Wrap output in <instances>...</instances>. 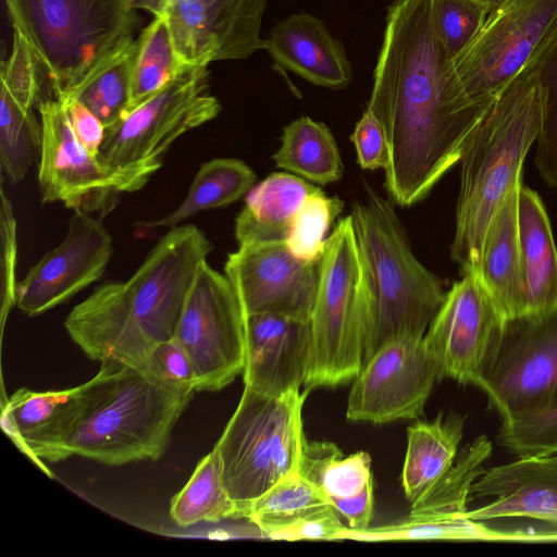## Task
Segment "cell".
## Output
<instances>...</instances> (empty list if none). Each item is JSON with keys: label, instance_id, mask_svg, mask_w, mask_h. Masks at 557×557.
Segmentation results:
<instances>
[{"label": "cell", "instance_id": "32", "mask_svg": "<svg viewBox=\"0 0 557 557\" xmlns=\"http://www.w3.org/2000/svg\"><path fill=\"white\" fill-rule=\"evenodd\" d=\"M184 66L173 47L168 21L160 13L136 39L128 112L163 89Z\"/></svg>", "mask_w": 557, "mask_h": 557}, {"label": "cell", "instance_id": "22", "mask_svg": "<svg viewBox=\"0 0 557 557\" xmlns=\"http://www.w3.org/2000/svg\"><path fill=\"white\" fill-rule=\"evenodd\" d=\"M513 186L493 216L483 240L478 271L503 320L527 312V288L519 239L518 199Z\"/></svg>", "mask_w": 557, "mask_h": 557}, {"label": "cell", "instance_id": "50", "mask_svg": "<svg viewBox=\"0 0 557 557\" xmlns=\"http://www.w3.org/2000/svg\"><path fill=\"white\" fill-rule=\"evenodd\" d=\"M483 5L488 13L496 9L504 0H473Z\"/></svg>", "mask_w": 557, "mask_h": 557}, {"label": "cell", "instance_id": "9", "mask_svg": "<svg viewBox=\"0 0 557 557\" xmlns=\"http://www.w3.org/2000/svg\"><path fill=\"white\" fill-rule=\"evenodd\" d=\"M220 101L210 92L206 65H185L163 89L106 127L100 162L120 180L122 191L141 189L184 134L215 119Z\"/></svg>", "mask_w": 557, "mask_h": 557}, {"label": "cell", "instance_id": "33", "mask_svg": "<svg viewBox=\"0 0 557 557\" xmlns=\"http://www.w3.org/2000/svg\"><path fill=\"white\" fill-rule=\"evenodd\" d=\"M325 495L297 471L280 480L249 507L247 520L270 536L326 506Z\"/></svg>", "mask_w": 557, "mask_h": 557}, {"label": "cell", "instance_id": "30", "mask_svg": "<svg viewBox=\"0 0 557 557\" xmlns=\"http://www.w3.org/2000/svg\"><path fill=\"white\" fill-rule=\"evenodd\" d=\"M297 472L318 487L329 503L358 495L372 484L370 456L366 451L344 456L331 442L306 440Z\"/></svg>", "mask_w": 557, "mask_h": 557}, {"label": "cell", "instance_id": "51", "mask_svg": "<svg viewBox=\"0 0 557 557\" xmlns=\"http://www.w3.org/2000/svg\"><path fill=\"white\" fill-rule=\"evenodd\" d=\"M543 522L557 525V513L549 516Z\"/></svg>", "mask_w": 557, "mask_h": 557}, {"label": "cell", "instance_id": "4", "mask_svg": "<svg viewBox=\"0 0 557 557\" xmlns=\"http://www.w3.org/2000/svg\"><path fill=\"white\" fill-rule=\"evenodd\" d=\"M83 385L64 459L82 456L110 466L159 459L196 392L166 384L143 366L119 361L101 362Z\"/></svg>", "mask_w": 557, "mask_h": 557}, {"label": "cell", "instance_id": "39", "mask_svg": "<svg viewBox=\"0 0 557 557\" xmlns=\"http://www.w3.org/2000/svg\"><path fill=\"white\" fill-rule=\"evenodd\" d=\"M544 90L534 162L548 186L557 185V41L533 65Z\"/></svg>", "mask_w": 557, "mask_h": 557}, {"label": "cell", "instance_id": "23", "mask_svg": "<svg viewBox=\"0 0 557 557\" xmlns=\"http://www.w3.org/2000/svg\"><path fill=\"white\" fill-rule=\"evenodd\" d=\"M519 239L527 288L525 314L557 308V247L540 195L523 185L518 199Z\"/></svg>", "mask_w": 557, "mask_h": 557}, {"label": "cell", "instance_id": "21", "mask_svg": "<svg viewBox=\"0 0 557 557\" xmlns=\"http://www.w3.org/2000/svg\"><path fill=\"white\" fill-rule=\"evenodd\" d=\"M264 50L282 67L309 83L343 89L352 81V67L343 42L319 17L301 11L280 21L264 39Z\"/></svg>", "mask_w": 557, "mask_h": 557}, {"label": "cell", "instance_id": "17", "mask_svg": "<svg viewBox=\"0 0 557 557\" xmlns=\"http://www.w3.org/2000/svg\"><path fill=\"white\" fill-rule=\"evenodd\" d=\"M246 317L270 313L310 320L319 261L297 258L286 242L238 246L224 265Z\"/></svg>", "mask_w": 557, "mask_h": 557}, {"label": "cell", "instance_id": "31", "mask_svg": "<svg viewBox=\"0 0 557 557\" xmlns=\"http://www.w3.org/2000/svg\"><path fill=\"white\" fill-rule=\"evenodd\" d=\"M170 516L180 527L244 519L224 485L220 456L214 447L199 460L188 482L172 498Z\"/></svg>", "mask_w": 557, "mask_h": 557}, {"label": "cell", "instance_id": "13", "mask_svg": "<svg viewBox=\"0 0 557 557\" xmlns=\"http://www.w3.org/2000/svg\"><path fill=\"white\" fill-rule=\"evenodd\" d=\"M37 110L42 125L38 161L41 201L61 202L102 220L120 202V180L78 140L62 101L44 98Z\"/></svg>", "mask_w": 557, "mask_h": 557}, {"label": "cell", "instance_id": "45", "mask_svg": "<svg viewBox=\"0 0 557 557\" xmlns=\"http://www.w3.org/2000/svg\"><path fill=\"white\" fill-rule=\"evenodd\" d=\"M350 139L356 148L359 165L364 170L387 169L389 147L384 129L370 111L366 110L357 122Z\"/></svg>", "mask_w": 557, "mask_h": 557}, {"label": "cell", "instance_id": "46", "mask_svg": "<svg viewBox=\"0 0 557 557\" xmlns=\"http://www.w3.org/2000/svg\"><path fill=\"white\" fill-rule=\"evenodd\" d=\"M346 524L343 519L329 505L278 531L274 532L271 540L299 541V540H337Z\"/></svg>", "mask_w": 557, "mask_h": 557}, {"label": "cell", "instance_id": "49", "mask_svg": "<svg viewBox=\"0 0 557 557\" xmlns=\"http://www.w3.org/2000/svg\"><path fill=\"white\" fill-rule=\"evenodd\" d=\"M131 1H132V5L134 7V9L146 10V11L150 12L153 16H156L161 12L166 0H131Z\"/></svg>", "mask_w": 557, "mask_h": 557}, {"label": "cell", "instance_id": "3", "mask_svg": "<svg viewBox=\"0 0 557 557\" xmlns=\"http://www.w3.org/2000/svg\"><path fill=\"white\" fill-rule=\"evenodd\" d=\"M543 109L544 90L531 67L496 98L466 146L450 247L463 274L478 273L486 230L510 189L522 181Z\"/></svg>", "mask_w": 557, "mask_h": 557}, {"label": "cell", "instance_id": "14", "mask_svg": "<svg viewBox=\"0 0 557 557\" xmlns=\"http://www.w3.org/2000/svg\"><path fill=\"white\" fill-rule=\"evenodd\" d=\"M438 380V366L423 337L387 342L354 379L346 417L349 421L375 424L417 419Z\"/></svg>", "mask_w": 557, "mask_h": 557}, {"label": "cell", "instance_id": "34", "mask_svg": "<svg viewBox=\"0 0 557 557\" xmlns=\"http://www.w3.org/2000/svg\"><path fill=\"white\" fill-rule=\"evenodd\" d=\"M216 39V61L245 60L264 49L260 37L268 0H203Z\"/></svg>", "mask_w": 557, "mask_h": 557}, {"label": "cell", "instance_id": "2", "mask_svg": "<svg viewBox=\"0 0 557 557\" xmlns=\"http://www.w3.org/2000/svg\"><path fill=\"white\" fill-rule=\"evenodd\" d=\"M212 248L194 224L169 228L129 278L100 284L71 310L67 334L92 360L143 366L154 347L175 336Z\"/></svg>", "mask_w": 557, "mask_h": 557}, {"label": "cell", "instance_id": "28", "mask_svg": "<svg viewBox=\"0 0 557 557\" xmlns=\"http://www.w3.org/2000/svg\"><path fill=\"white\" fill-rule=\"evenodd\" d=\"M277 168L307 181L326 185L344 172L341 153L330 128L301 116L284 127L281 146L273 156Z\"/></svg>", "mask_w": 557, "mask_h": 557}, {"label": "cell", "instance_id": "25", "mask_svg": "<svg viewBox=\"0 0 557 557\" xmlns=\"http://www.w3.org/2000/svg\"><path fill=\"white\" fill-rule=\"evenodd\" d=\"M466 416L440 412L407 429L401 485L411 502L424 495L453 466L463 436Z\"/></svg>", "mask_w": 557, "mask_h": 557}, {"label": "cell", "instance_id": "48", "mask_svg": "<svg viewBox=\"0 0 557 557\" xmlns=\"http://www.w3.org/2000/svg\"><path fill=\"white\" fill-rule=\"evenodd\" d=\"M339 517L346 520L347 525L355 530L370 527L373 511V484L369 485L358 495L336 499L330 503Z\"/></svg>", "mask_w": 557, "mask_h": 557}, {"label": "cell", "instance_id": "20", "mask_svg": "<svg viewBox=\"0 0 557 557\" xmlns=\"http://www.w3.org/2000/svg\"><path fill=\"white\" fill-rule=\"evenodd\" d=\"M84 385L36 392L17 389L2 404L1 426L33 461L64 460V446L79 413Z\"/></svg>", "mask_w": 557, "mask_h": 557}, {"label": "cell", "instance_id": "5", "mask_svg": "<svg viewBox=\"0 0 557 557\" xmlns=\"http://www.w3.org/2000/svg\"><path fill=\"white\" fill-rule=\"evenodd\" d=\"M364 190L349 214L369 287L363 363L387 342L423 337L446 295L411 250L394 206Z\"/></svg>", "mask_w": 557, "mask_h": 557}, {"label": "cell", "instance_id": "16", "mask_svg": "<svg viewBox=\"0 0 557 557\" xmlns=\"http://www.w3.org/2000/svg\"><path fill=\"white\" fill-rule=\"evenodd\" d=\"M503 322L478 273L455 282L423 336L441 379L476 386Z\"/></svg>", "mask_w": 557, "mask_h": 557}, {"label": "cell", "instance_id": "1", "mask_svg": "<svg viewBox=\"0 0 557 557\" xmlns=\"http://www.w3.org/2000/svg\"><path fill=\"white\" fill-rule=\"evenodd\" d=\"M447 62L434 30L433 0H393L367 109L384 129L385 187L400 207L422 200L460 161L491 108L463 106L451 96Z\"/></svg>", "mask_w": 557, "mask_h": 557}, {"label": "cell", "instance_id": "11", "mask_svg": "<svg viewBox=\"0 0 557 557\" xmlns=\"http://www.w3.org/2000/svg\"><path fill=\"white\" fill-rule=\"evenodd\" d=\"M476 387L500 419L557 405V308L505 320Z\"/></svg>", "mask_w": 557, "mask_h": 557}, {"label": "cell", "instance_id": "37", "mask_svg": "<svg viewBox=\"0 0 557 557\" xmlns=\"http://www.w3.org/2000/svg\"><path fill=\"white\" fill-rule=\"evenodd\" d=\"M160 13L184 65L208 66L216 61L218 44L203 0H166Z\"/></svg>", "mask_w": 557, "mask_h": 557}, {"label": "cell", "instance_id": "38", "mask_svg": "<svg viewBox=\"0 0 557 557\" xmlns=\"http://www.w3.org/2000/svg\"><path fill=\"white\" fill-rule=\"evenodd\" d=\"M343 206L341 198L326 196L320 188L311 194L292 221L285 240L288 249L299 259L320 261L327 231Z\"/></svg>", "mask_w": 557, "mask_h": 557}, {"label": "cell", "instance_id": "29", "mask_svg": "<svg viewBox=\"0 0 557 557\" xmlns=\"http://www.w3.org/2000/svg\"><path fill=\"white\" fill-rule=\"evenodd\" d=\"M492 454L493 443L484 434L468 443L450 469L424 495L411 503L409 518L443 520L465 516L471 487L485 471Z\"/></svg>", "mask_w": 557, "mask_h": 557}, {"label": "cell", "instance_id": "42", "mask_svg": "<svg viewBox=\"0 0 557 557\" xmlns=\"http://www.w3.org/2000/svg\"><path fill=\"white\" fill-rule=\"evenodd\" d=\"M1 89L24 110H34L46 98V86L39 65L25 39L13 29L11 53L1 64Z\"/></svg>", "mask_w": 557, "mask_h": 557}, {"label": "cell", "instance_id": "6", "mask_svg": "<svg viewBox=\"0 0 557 557\" xmlns=\"http://www.w3.org/2000/svg\"><path fill=\"white\" fill-rule=\"evenodd\" d=\"M13 29L28 44L46 98L67 103L135 40L140 18L131 0H4Z\"/></svg>", "mask_w": 557, "mask_h": 557}, {"label": "cell", "instance_id": "18", "mask_svg": "<svg viewBox=\"0 0 557 557\" xmlns=\"http://www.w3.org/2000/svg\"><path fill=\"white\" fill-rule=\"evenodd\" d=\"M244 386L270 396L299 391L311 349L310 320L261 313L246 317Z\"/></svg>", "mask_w": 557, "mask_h": 557}, {"label": "cell", "instance_id": "12", "mask_svg": "<svg viewBox=\"0 0 557 557\" xmlns=\"http://www.w3.org/2000/svg\"><path fill=\"white\" fill-rule=\"evenodd\" d=\"M245 321L227 276L202 263L175 333L191 360L196 392H218L243 373Z\"/></svg>", "mask_w": 557, "mask_h": 557}, {"label": "cell", "instance_id": "24", "mask_svg": "<svg viewBox=\"0 0 557 557\" xmlns=\"http://www.w3.org/2000/svg\"><path fill=\"white\" fill-rule=\"evenodd\" d=\"M319 187L307 180L276 172L253 185L235 220L238 246L286 240L302 202Z\"/></svg>", "mask_w": 557, "mask_h": 557}, {"label": "cell", "instance_id": "8", "mask_svg": "<svg viewBox=\"0 0 557 557\" xmlns=\"http://www.w3.org/2000/svg\"><path fill=\"white\" fill-rule=\"evenodd\" d=\"M308 393L299 389L270 396L244 386L214 445L224 485L244 519L258 497L297 471L306 442L302 406Z\"/></svg>", "mask_w": 557, "mask_h": 557}, {"label": "cell", "instance_id": "36", "mask_svg": "<svg viewBox=\"0 0 557 557\" xmlns=\"http://www.w3.org/2000/svg\"><path fill=\"white\" fill-rule=\"evenodd\" d=\"M135 52L136 39L96 72L71 99L83 102L104 127L116 123L128 112Z\"/></svg>", "mask_w": 557, "mask_h": 557}, {"label": "cell", "instance_id": "47", "mask_svg": "<svg viewBox=\"0 0 557 557\" xmlns=\"http://www.w3.org/2000/svg\"><path fill=\"white\" fill-rule=\"evenodd\" d=\"M64 104L76 137L89 152L98 157L106 129L103 123L77 99Z\"/></svg>", "mask_w": 557, "mask_h": 557}, {"label": "cell", "instance_id": "27", "mask_svg": "<svg viewBox=\"0 0 557 557\" xmlns=\"http://www.w3.org/2000/svg\"><path fill=\"white\" fill-rule=\"evenodd\" d=\"M337 540H355L363 542L386 541H466V542H556L555 533L529 534L524 532H509L490 528L483 521L470 519L466 516L443 520H422L408 518L407 520L368 527L355 530L348 525L339 533Z\"/></svg>", "mask_w": 557, "mask_h": 557}, {"label": "cell", "instance_id": "40", "mask_svg": "<svg viewBox=\"0 0 557 557\" xmlns=\"http://www.w3.org/2000/svg\"><path fill=\"white\" fill-rule=\"evenodd\" d=\"M497 442L516 457L557 453V405L503 418Z\"/></svg>", "mask_w": 557, "mask_h": 557}, {"label": "cell", "instance_id": "26", "mask_svg": "<svg viewBox=\"0 0 557 557\" xmlns=\"http://www.w3.org/2000/svg\"><path fill=\"white\" fill-rule=\"evenodd\" d=\"M257 176L243 160L215 158L201 163L184 200L171 212L153 220L138 221L141 230L172 228L209 209L226 207L252 188Z\"/></svg>", "mask_w": 557, "mask_h": 557}, {"label": "cell", "instance_id": "35", "mask_svg": "<svg viewBox=\"0 0 557 557\" xmlns=\"http://www.w3.org/2000/svg\"><path fill=\"white\" fill-rule=\"evenodd\" d=\"M0 164L11 184L24 180L34 162L39 161L42 125L34 110H24L1 89L0 92Z\"/></svg>", "mask_w": 557, "mask_h": 557}, {"label": "cell", "instance_id": "7", "mask_svg": "<svg viewBox=\"0 0 557 557\" xmlns=\"http://www.w3.org/2000/svg\"><path fill=\"white\" fill-rule=\"evenodd\" d=\"M369 287L351 219H341L319 261L305 391L354 380L363 364Z\"/></svg>", "mask_w": 557, "mask_h": 557}, {"label": "cell", "instance_id": "15", "mask_svg": "<svg viewBox=\"0 0 557 557\" xmlns=\"http://www.w3.org/2000/svg\"><path fill=\"white\" fill-rule=\"evenodd\" d=\"M112 255L113 239L102 220L73 210L64 239L18 281L15 307L36 317L66 302L103 276Z\"/></svg>", "mask_w": 557, "mask_h": 557}, {"label": "cell", "instance_id": "43", "mask_svg": "<svg viewBox=\"0 0 557 557\" xmlns=\"http://www.w3.org/2000/svg\"><path fill=\"white\" fill-rule=\"evenodd\" d=\"M0 206V268H1V325L15 306L17 269V222L11 200L1 184Z\"/></svg>", "mask_w": 557, "mask_h": 557}, {"label": "cell", "instance_id": "10", "mask_svg": "<svg viewBox=\"0 0 557 557\" xmlns=\"http://www.w3.org/2000/svg\"><path fill=\"white\" fill-rule=\"evenodd\" d=\"M557 41V0H504L446 65L449 92L461 104L490 107Z\"/></svg>", "mask_w": 557, "mask_h": 557}, {"label": "cell", "instance_id": "19", "mask_svg": "<svg viewBox=\"0 0 557 557\" xmlns=\"http://www.w3.org/2000/svg\"><path fill=\"white\" fill-rule=\"evenodd\" d=\"M490 497L465 513L478 521L530 518L544 521L557 513V453L529 455L488 469L471 487V498Z\"/></svg>", "mask_w": 557, "mask_h": 557}, {"label": "cell", "instance_id": "44", "mask_svg": "<svg viewBox=\"0 0 557 557\" xmlns=\"http://www.w3.org/2000/svg\"><path fill=\"white\" fill-rule=\"evenodd\" d=\"M143 367L166 384L193 387L196 391L197 381L191 360L175 336L154 347Z\"/></svg>", "mask_w": 557, "mask_h": 557}, {"label": "cell", "instance_id": "41", "mask_svg": "<svg viewBox=\"0 0 557 557\" xmlns=\"http://www.w3.org/2000/svg\"><path fill=\"white\" fill-rule=\"evenodd\" d=\"M487 15L473 0H433L434 30L448 62L475 37Z\"/></svg>", "mask_w": 557, "mask_h": 557}]
</instances>
